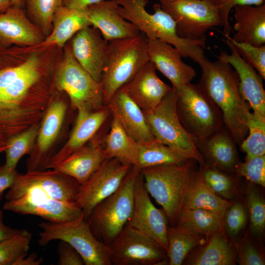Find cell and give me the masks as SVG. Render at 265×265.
<instances>
[{"label": "cell", "mask_w": 265, "mask_h": 265, "mask_svg": "<svg viewBox=\"0 0 265 265\" xmlns=\"http://www.w3.org/2000/svg\"><path fill=\"white\" fill-rule=\"evenodd\" d=\"M236 175L244 177L248 182L265 186V155L257 156L241 162Z\"/></svg>", "instance_id": "f6af8a7d"}, {"label": "cell", "mask_w": 265, "mask_h": 265, "mask_svg": "<svg viewBox=\"0 0 265 265\" xmlns=\"http://www.w3.org/2000/svg\"><path fill=\"white\" fill-rule=\"evenodd\" d=\"M32 235L26 229L10 238L0 241V265H16L27 256Z\"/></svg>", "instance_id": "60d3db41"}, {"label": "cell", "mask_w": 265, "mask_h": 265, "mask_svg": "<svg viewBox=\"0 0 265 265\" xmlns=\"http://www.w3.org/2000/svg\"><path fill=\"white\" fill-rule=\"evenodd\" d=\"M119 14L133 24L148 38H157L174 46L180 53L189 48L190 41L180 37L173 19L161 8L160 3L153 5L154 13H149L148 0H113Z\"/></svg>", "instance_id": "30bf717a"}, {"label": "cell", "mask_w": 265, "mask_h": 265, "mask_svg": "<svg viewBox=\"0 0 265 265\" xmlns=\"http://www.w3.org/2000/svg\"><path fill=\"white\" fill-rule=\"evenodd\" d=\"M55 90L40 121L36 141L26 162L27 171L44 170L65 132L69 100Z\"/></svg>", "instance_id": "8fae6325"}, {"label": "cell", "mask_w": 265, "mask_h": 265, "mask_svg": "<svg viewBox=\"0 0 265 265\" xmlns=\"http://www.w3.org/2000/svg\"><path fill=\"white\" fill-rule=\"evenodd\" d=\"M45 38L23 8L12 5L0 13V49L13 45L37 46Z\"/></svg>", "instance_id": "44dd1931"}, {"label": "cell", "mask_w": 265, "mask_h": 265, "mask_svg": "<svg viewBox=\"0 0 265 265\" xmlns=\"http://www.w3.org/2000/svg\"></svg>", "instance_id": "94428289"}, {"label": "cell", "mask_w": 265, "mask_h": 265, "mask_svg": "<svg viewBox=\"0 0 265 265\" xmlns=\"http://www.w3.org/2000/svg\"><path fill=\"white\" fill-rule=\"evenodd\" d=\"M248 134L240 144L245 159L265 155V116L250 112L247 117Z\"/></svg>", "instance_id": "74e56055"}, {"label": "cell", "mask_w": 265, "mask_h": 265, "mask_svg": "<svg viewBox=\"0 0 265 265\" xmlns=\"http://www.w3.org/2000/svg\"><path fill=\"white\" fill-rule=\"evenodd\" d=\"M109 113L107 105L95 110H78L74 126L68 139L50 159L47 169L55 168L69 156L88 143L96 135Z\"/></svg>", "instance_id": "d6986e66"}, {"label": "cell", "mask_w": 265, "mask_h": 265, "mask_svg": "<svg viewBox=\"0 0 265 265\" xmlns=\"http://www.w3.org/2000/svg\"><path fill=\"white\" fill-rule=\"evenodd\" d=\"M126 133L137 143L156 140L143 110L124 92L117 90L106 105Z\"/></svg>", "instance_id": "484cf974"}, {"label": "cell", "mask_w": 265, "mask_h": 265, "mask_svg": "<svg viewBox=\"0 0 265 265\" xmlns=\"http://www.w3.org/2000/svg\"><path fill=\"white\" fill-rule=\"evenodd\" d=\"M203 177L215 193L230 200L239 194L238 176L221 170L206 163L200 165Z\"/></svg>", "instance_id": "8d00e7d4"}, {"label": "cell", "mask_w": 265, "mask_h": 265, "mask_svg": "<svg viewBox=\"0 0 265 265\" xmlns=\"http://www.w3.org/2000/svg\"><path fill=\"white\" fill-rule=\"evenodd\" d=\"M176 225L201 235L207 239L217 231L224 229L223 219L200 209H183Z\"/></svg>", "instance_id": "e575fe53"}, {"label": "cell", "mask_w": 265, "mask_h": 265, "mask_svg": "<svg viewBox=\"0 0 265 265\" xmlns=\"http://www.w3.org/2000/svg\"><path fill=\"white\" fill-rule=\"evenodd\" d=\"M2 209L21 214L36 215L54 222L74 220L82 213L77 201H60L32 192H26L15 199L6 200Z\"/></svg>", "instance_id": "2e32d148"}, {"label": "cell", "mask_w": 265, "mask_h": 265, "mask_svg": "<svg viewBox=\"0 0 265 265\" xmlns=\"http://www.w3.org/2000/svg\"><path fill=\"white\" fill-rule=\"evenodd\" d=\"M232 202L223 199L211 188L205 181L200 168L196 169L186 195L182 209H200L209 211L223 219Z\"/></svg>", "instance_id": "4dcf8cb0"}, {"label": "cell", "mask_w": 265, "mask_h": 265, "mask_svg": "<svg viewBox=\"0 0 265 265\" xmlns=\"http://www.w3.org/2000/svg\"><path fill=\"white\" fill-rule=\"evenodd\" d=\"M196 160L161 165L141 169L145 187L160 205L170 224L176 225L192 176Z\"/></svg>", "instance_id": "3957f363"}, {"label": "cell", "mask_w": 265, "mask_h": 265, "mask_svg": "<svg viewBox=\"0 0 265 265\" xmlns=\"http://www.w3.org/2000/svg\"><path fill=\"white\" fill-rule=\"evenodd\" d=\"M0 138H1V137H0Z\"/></svg>", "instance_id": "91938a15"}, {"label": "cell", "mask_w": 265, "mask_h": 265, "mask_svg": "<svg viewBox=\"0 0 265 265\" xmlns=\"http://www.w3.org/2000/svg\"><path fill=\"white\" fill-rule=\"evenodd\" d=\"M11 6V0H0V13L4 12Z\"/></svg>", "instance_id": "f5cc1de1"}, {"label": "cell", "mask_w": 265, "mask_h": 265, "mask_svg": "<svg viewBox=\"0 0 265 265\" xmlns=\"http://www.w3.org/2000/svg\"><path fill=\"white\" fill-rule=\"evenodd\" d=\"M231 53L220 51L218 60L229 63L238 74L239 90L243 99L250 105L253 112L265 116V91L262 77L238 53L229 38V35L221 32Z\"/></svg>", "instance_id": "ac0fdd59"}, {"label": "cell", "mask_w": 265, "mask_h": 265, "mask_svg": "<svg viewBox=\"0 0 265 265\" xmlns=\"http://www.w3.org/2000/svg\"><path fill=\"white\" fill-rule=\"evenodd\" d=\"M55 90L65 93L72 109H97L104 105L102 84L86 71L74 58L70 46L55 72Z\"/></svg>", "instance_id": "9c48e42d"}, {"label": "cell", "mask_w": 265, "mask_h": 265, "mask_svg": "<svg viewBox=\"0 0 265 265\" xmlns=\"http://www.w3.org/2000/svg\"><path fill=\"white\" fill-rule=\"evenodd\" d=\"M199 65V86L219 107L224 126L240 145L248 134L247 117L251 108L240 94L237 73L229 63L218 59L205 58Z\"/></svg>", "instance_id": "7a4b0ae2"}, {"label": "cell", "mask_w": 265, "mask_h": 265, "mask_svg": "<svg viewBox=\"0 0 265 265\" xmlns=\"http://www.w3.org/2000/svg\"><path fill=\"white\" fill-rule=\"evenodd\" d=\"M229 38L239 55L251 65L265 79V45L255 46L247 43H239Z\"/></svg>", "instance_id": "ee69618b"}, {"label": "cell", "mask_w": 265, "mask_h": 265, "mask_svg": "<svg viewBox=\"0 0 265 265\" xmlns=\"http://www.w3.org/2000/svg\"><path fill=\"white\" fill-rule=\"evenodd\" d=\"M103 143L106 159L115 158L124 164L135 165L138 143L126 133L114 117L109 133L103 138Z\"/></svg>", "instance_id": "1f68e13d"}, {"label": "cell", "mask_w": 265, "mask_h": 265, "mask_svg": "<svg viewBox=\"0 0 265 265\" xmlns=\"http://www.w3.org/2000/svg\"><path fill=\"white\" fill-rule=\"evenodd\" d=\"M89 26H92L86 9L70 8L61 5L53 15L50 34L37 46L47 47L56 45L63 47L77 32Z\"/></svg>", "instance_id": "f546056e"}, {"label": "cell", "mask_w": 265, "mask_h": 265, "mask_svg": "<svg viewBox=\"0 0 265 265\" xmlns=\"http://www.w3.org/2000/svg\"><path fill=\"white\" fill-rule=\"evenodd\" d=\"M175 88L179 119L197 141L206 139L224 126L221 110L198 84L188 82Z\"/></svg>", "instance_id": "52a82bcc"}, {"label": "cell", "mask_w": 265, "mask_h": 265, "mask_svg": "<svg viewBox=\"0 0 265 265\" xmlns=\"http://www.w3.org/2000/svg\"><path fill=\"white\" fill-rule=\"evenodd\" d=\"M187 160L168 146L156 140L138 143L137 160L133 167L140 171L152 166L183 163Z\"/></svg>", "instance_id": "836d02e7"}, {"label": "cell", "mask_w": 265, "mask_h": 265, "mask_svg": "<svg viewBox=\"0 0 265 265\" xmlns=\"http://www.w3.org/2000/svg\"><path fill=\"white\" fill-rule=\"evenodd\" d=\"M57 252L59 265H83L84 262L78 252L69 244L61 240Z\"/></svg>", "instance_id": "7dc6e473"}, {"label": "cell", "mask_w": 265, "mask_h": 265, "mask_svg": "<svg viewBox=\"0 0 265 265\" xmlns=\"http://www.w3.org/2000/svg\"><path fill=\"white\" fill-rule=\"evenodd\" d=\"M26 256L19 261L16 265H39L43 262L42 258L37 259V255L35 253L31 254L28 257Z\"/></svg>", "instance_id": "816d5d0a"}, {"label": "cell", "mask_w": 265, "mask_h": 265, "mask_svg": "<svg viewBox=\"0 0 265 265\" xmlns=\"http://www.w3.org/2000/svg\"><path fill=\"white\" fill-rule=\"evenodd\" d=\"M250 217V229L255 238H261L265 229V201L255 185L247 181L245 190Z\"/></svg>", "instance_id": "ab89813d"}, {"label": "cell", "mask_w": 265, "mask_h": 265, "mask_svg": "<svg viewBox=\"0 0 265 265\" xmlns=\"http://www.w3.org/2000/svg\"><path fill=\"white\" fill-rule=\"evenodd\" d=\"M109 247L111 265L168 264L166 251L152 238L128 223Z\"/></svg>", "instance_id": "5bb4252c"}, {"label": "cell", "mask_w": 265, "mask_h": 265, "mask_svg": "<svg viewBox=\"0 0 265 265\" xmlns=\"http://www.w3.org/2000/svg\"><path fill=\"white\" fill-rule=\"evenodd\" d=\"M108 42L92 26L84 27L71 39L70 47L79 64L93 78L101 81Z\"/></svg>", "instance_id": "ffe728a7"}, {"label": "cell", "mask_w": 265, "mask_h": 265, "mask_svg": "<svg viewBox=\"0 0 265 265\" xmlns=\"http://www.w3.org/2000/svg\"><path fill=\"white\" fill-rule=\"evenodd\" d=\"M106 159L103 139L95 136L54 169L74 178L82 185Z\"/></svg>", "instance_id": "4316f807"}, {"label": "cell", "mask_w": 265, "mask_h": 265, "mask_svg": "<svg viewBox=\"0 0 265 265\" xmlns=\"http://www.w3.org/2000/svg\"><path fill=\"white\" fill-rule=\"evenodd\" d=\"M6 147V144L0 146V153L4 151Z\"/></svg>", "instance_id": "11a10c76"}, {"label": "cell", "mask_w": 265, "mask_h": 265, "mask_svg": "<svg viewBox=\"0 0 265 265\" xmlns=\"http://www.w3.org/2000/svg\"><path fill=\"white\" fill-rule=\"evenodd\" d=\"M147 44V37L142 32L133 37L108 42L101 80L104 105H106L114 93L149 61Z\"/></svg>", "instance_id": "5b68a950"}, {"label": "cell", "mask_w": 265, "mask_h": 265, "mask_svg": "<svg viewBox=\"0 0 265 265\" xmlns=\"http://www.w3.org/2000/svg\"><path fill=\"white\" fill-rule=\"evenodd\" d=\"M63 0H24V8L29 19L46 37L52 28V20Z\"/></svg>", "instance_id": "f35d334b"}, {"label": "cell", "mask_w": 265, "mask_h": 265, "mask_svg": "<svg viewBox=\"0 0 265 265\" xmlns=\"http://www.w3.org/2000/svg\"><path fill=\"white\" fill-rule=\"evenodd\" d=\"M236 262L240 265H264L265 255L259 245L248 234L237 243Z\"/></svg>", "instance_id": "b9f144b4"}, {"label": "cell", "mask_w": 265, "mask_h": 265, "mask_svg": "<svg viewBox=\"0 0 265 265\" xmlns=\"http://www.w3.org/2000/svg\"><path fill=\"white\" fill-rule=\"evenodd\" d=\"M174 20L178 35L195 41H206V32L222 23L216 8L203 0H173L160 3Z\"/></svg>", "instance_id": "7c38bea8"}, {"label": "cell", "mask_w": 265, "mask_h": 265, "mask_svg": "<svg viewBox=\"0 0 265 265\" xmlns=\"http://www.w3.org/2000/svg\"><path fill=\"white\" fill-rule=\"evenodd\" d=\"M236 31L232 39L255 46L265 43V4L237 5L234 7Z\"/></svg>", "instance_id": "f1b7e54d"}, {"label": "cell", "mask_w": 265, "mask_h": 265, "mask_svg": "<svg viewBox=\"0 0 265 265\" xmlns=\"http://www.w3.org/2000/svg\"><path fill=\"white\" fill-rule=\"evenodd\" d=\"M147 38L149 60L172 83V86L190 82L196 73L185 63L179 52L172 45L157 38Z\"/></svg>", "instance_id": "7402d4cb"}, {"label": "cell", "mask_w": 265, "mask_h": 265, "mask_svg": "<svg viewBox=\"0 0 265 265\" xmlns=\"http://www.w3.org/2000/svg\"><path fill=\"white\" fill-rule=\"evenodd\" d=\"M139 173L132 166L119 188L98 203L85 219L95 237L106 245L111 244L132 215Z\"/></svg>", "instance_id": "277c9868"}, {"label": "cell", "mask_w": 265, "mask_h": 265, "mask_svg": "<svg viewBox=\"0 0 265 265\" xmlns=\"http://www.w3.org/2000/svg\"><path fill=\"white\" fill-rule=\"evenodd\" d=\"M38 240L44 246L53 240L64 241L80 255L85 265H111L110 248L92 232L83 213L77 219L64 222H42Z\"/></svg>", "instance_id": "ba28073f"}, {"label": "cell", "mask_w": 265, "mask_h": 265, "mask_svg": "<svg viewBox=\"0 0 265 265\" xmlns=\"http://www.w3.org/2000/svg\"><path fill=\"white\" fill-rule=\"evenodd\" d=\"M5 144V141L1 138H0V146L4 145Z\"/></svg>", "instance_id": "9f6ffc18"}, {"label": "cell", "mask_w": 265, "mask_h": 265, "mask_svg": "<svg viewBox=\"0 0 265 265\" xmlns=\"http://www.w3.org/2000/svg\"><path fill=\"white\" fill-rule=\"evenodd\" d=\"M168 219L163 209L153 204L140 172L135 184L134 209L128 223L154 240L166 252Z\"/></svg>", "instance_id": "e0dca14e"}, {"label": "cell", "mask_w": 265, "mask_h": 265, "mask_svg": "<svg viewBox=\"0 0 265 265\" xmlns=\"http://www.w3.org/2000/svg\"><path fill=\"white\" fill-rule=\"evenodd\" d=\"M102 0H63L62 5L80 10H85L89 6Z\"/></svg>", "instance_id": "f907efd6"}, {"label": "cell", "mask_w": 265, "mask_h": 265, "mask_svg": "<svg viewBox=\"0 0 265 265\" xmlns=\"http://www.w3.org/2000/svg\"><path fill=\"white\" fill-rule=\"evenodd\" d=\"M156 71L154 64L149 61L119 89L143 111L156 107L172 88L158 77Z\"/></svg>", "instance_id": "603a6c76"}, {"label": "cell", "mask_w": 265, "mask_h": 265, "mask_svg": "<svg viewBox=\"0 0 265 265\" xmlns=\"http://www.w3.org/2000/svg\"><path fill=\"white\" fill-rule=\"evenodd\" d=\"M173 0H159L160 3L172 1Z\"/></svg>", "instance_id": "6f0895ef"}, {"label": "cell", "mask_w": 265, "mask_h": 265, "mask_svg": "<svg viewBox=\"0 0 265 265\" xmlns=\"http://www.w3.org/2000/svg\"><path fill=\"white\" fill-rule=\"evenodd\" d=\"M81 186L74 178L55 169L17 173L5 198L14 199L32 192L60 201H77Z\"/></svg>", "instance_id": "4fadbf2b"}, {"label": "cell", "mask_w": 265, "mask_h": 265, "mask_svg": "<svg viewBox=\"0 0 265 265\" xmlns=\"http://www.w3.org/2000/svg\"><path fill=\"white\" fill-rule=\"evenodd\" d=\"M12 5L24 8V0H11Z\"/></svg>", "instance_id": "db71d44e"}, {"label": "cell", "mask_w": 265, "mask_h": 265, "mask_svg": "<svg viewBox=\"0 0 265 265\" xmlns=\"http://www.w3.org/2000/svg\"><path fill=\"white\" fill-rule=\"evenodd\" d=\"M132 166L115 158L106 159L81 185L77 202L85 219L98 203L119 188Z\"/></svg>", "instance_id": "9a60e30c"}, {"label": "cell", "mask_w": 265, "mask_h": 265, "mask_svg": "<svg viewBox=\"0 0 265 265\" xmlns=\"http://www.w3.org/2000/svg\"><path fill=\"white\" fill-rule=\"evenodd\" d=\"M237 145L224 125L206 139L197 141L206 163L234 174L241 162Z\"/></svg>", "instance_id": "cb8c5ba5"}, {"label": "cell", "mask_w": 265, "mask_h": 265, "mask_svg": "<svg viewBox=\"0 0 265 265\" xmlns=\"http://www.w3.org/2000/svg\"><path fill=\"white\" fill-rule=\"evenodd\" d=\"M39 58L5 62L0 50V135L5 140L40 122L55 92Z\"/></svg>", "instance_id": "6da1fadb"}, {"label": "cell", "mask_w": 265, "mask_h": 265, "mask_svg": "<svg viewBox=\"0 0 265 265\" xmlns=\"http://www.w3.org/2000/svg\"><path fill=\"white\" fill-rule=\"evenodd\" d=\"M208 2L214 6L219 13L222 23L223 33L230 35L233 31L229 22L231 10L237 5H259L264 3V0H209Z\"/></svg>", "instance_id": "bcb514c9"}, {"label": "cell", "mask_w": 265, "mask_h": 265, "mask_svg": "<svg viewBox=\"0 0 265 265\" xmlns=\"http://www.w3.org/2000/svg\"><path fill=\"white\" fill-rule=\"evenodd\" d=\"M176 91L174 87L154 108L143 111L149 129L159 142L173 149L186 159L204 164L198 149L197 141L185 130L176 109Z\"/></svg>", "instance_id": "8992f818"}, {"label": "cell", "mask_w": 265, "mask_h": 265, "mask_svg": "<svg viewBox=\"0 0 265 265\" xmlns=\"http://www.w3.org/2000/svg\"><path fill=\"white\" fill-rule=\"evenodd\" d=\"M204 0V1H205L208 2L209 0Z\"/></svg>", "instance_id": "680465c9"}, {"label": "cell", "mask_w": 265, "mask_h": 265, "mask_svg": "<svg viewBox=\"0 0 265 265\" xmlns=\"http://www.w3.org/2000/svg\"><path fill=\"white\" fill-rule=\"evenodd\" d=\"M40 122L28 129L14 135L5 140L6 147L5 164L8 167L16 169L22 157L29 155L32 150L38 133Z\"/></svg>", "instance_id": "d590c367"}, {"label": "cell", "mask_w": 265, "mask_h": 265, "mask_svg": "<svg viewBox=\"0 0 265 265\" xmlns=\"http://www.w3.org/2000/svg\"><path fill=\"white\" fill-rule=\"evenodd\" d=\"M168 265H182L187 254L194 248L204 244V236L189 230L174 226L167 230Z\"/></svg>", "instance_id": "d6a6232c"}, {"label": "cell", "mask_w": 265, "mask_h": 265, "mask_svg": "<svg viewBox=\"0 0 265 265\" xmlns=\"http://www.w3.org/2000/svg\"><path fill=\"white\" fill-rule=\"evenodd\" d=\"M247 220V209L244 204L239 200L232 202L223 217L224 230L231 237H236L244 228Z\"/></svg>", "instance_id": "7bdbcfd3"}, {"label": "cell", "mask_w": 265, "mask_h": 265, "mask_svg": "<svg viewBox=\"0 0 265 265\" xmlns=\"http://www.w3.org/2000/svg\"><path fill=\"white\" fill-rule=\"evenodd\" d=\"M17 173L16 169L8 167L5 164L0 166V200L4 191L13 185Z\"/></svg>", "instance_id": "c3c4849f"}, {"label": "cell", "mask_w": 265, "mask_h": 265, "mask_svg": "<svg viewBox=\"0 0 265 265\" xmlns=\"http://www.w3.org/2000/svg\"><path fill=\"white\" fill-rule=\"evenodd\" d=\"M237 243L229 239L224 229L215 232L202 245L193 249L183 264L188 265H234Z\"/></svg>", "instance_id": "83f0119b"}, {"label": "cell", "mask_w": 265, "mask_h": 265, "mask_svg": "<svg viewBox=\"0 0 265 265\" xmlns=\"http://www.w3.org/2000/svg\"><path fill=\"white\" fill-rule=\"evenodd\" d=\"M117 5L113 0H102L86 9L91 26L108 42L133 37L141 32L119 14Z\"/></svg>", "instance_id": "d4e9b609"}, {"label": "cell", "mask_w": 265, "mask_h": 265, "mask_svg": "<svg viewBox=\"0 0 265 265\" xmlns=\"http://www.w3.org/2000/svg\"><path fill=\"white\" fill-rule=\"evenodd\" d=\"M23 230L12 228L3 223V213L0 210V241L10 238L21 234Z\"/></svg>", "instance_id": "681fc988"}]
</instances>
